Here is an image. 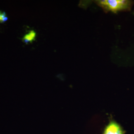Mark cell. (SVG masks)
I'll return each mask as SVG.
<instances>
[{
  "instance_id": "1",
  "label": "cell",
  "mask_w": 134,
  "mask_h": 134,
  "mask_svg": "<svg viewBox=\"0 0 134 134\" xmlns=\"http://www.w3.org/2000/svg\"><path fill=\"white\" fill-rule=\"evenodd\" d=\"M95 3L105 13H117L119 11L130 10L132 6V2L127 0H97Z\"/></svg>"
},
{
  "instance_id": "2",
  "label": "cell",
  "mask_w": 134,
  "mask_h": 134,
  "mask_svg": "<svg viewBox=\"0 0 134 134\" xmlns=\"http://www.w3.org/2000/svg\"><path fill=\"white\" fill-rule=\"evenodd\" d=\"M103 134H124L120 125L115 121H111L106 126Z\"/></svg>"
},
{
  "instance_id": "3",
  "label": "cell",
  "mask_w": 134,
  "mask_h": 134,
  "mask_svg": "<svg viewBox=\"0 0 134 134\" xmlns=\"http://www.w3.org/2000/svg\"><path fill=\"white\" fill-rule=\"evenodd\" d=\"M36 32L34 30H31L24 35V37L23 38V41L24 43L26 44L31 43L35 40L36 38Z\"/></svg>"
},
{
  "instance_id": "4",
  "label": "cell",
  "mask_w": 134,
  "mask_h": 134,
  "mask_svg": "<svg viewBox=\"0 0 134 134\" xmlns=\"http://www.w3.org/2000/svg\"><path fill=\"white\" fill-rule=\"evenodd\" d=\"M8 19L6 14L0 10V23H4Z\"/></svg>"
}]
</instances>
